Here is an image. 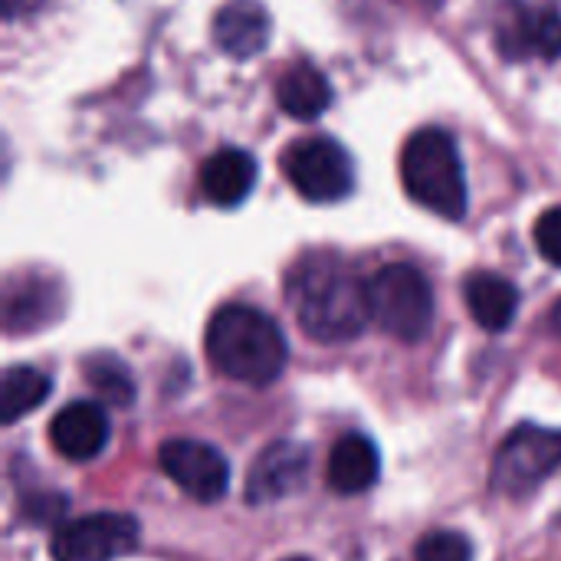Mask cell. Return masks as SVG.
I'll return each mask as SVG.
<instances>
[{"mask_svg": "<svg viewBox=\"0 0 561 561\" xmlns=\"http://www.w3.org/2000/svg\"><path fill=\"white\" fill-rule=\"evenodd\" d=\"M371 322L401 342H421L434 322V289L431 279L411 263L381 266L368 279Z\"/></svg>", "mask_w": 561, "mask_h": 561, "instance_id": "4", "label": "cell"}, {"mask_svg": "<svg viewBox=\"0 0 561 561\" xmlns=\"http://www.w3.org/2000/svg\"><path fill=\"white\" fill-rule=\"evenodd\" d=\"M138 546V523L125 513H92L56 529L53 561H112Z\"/></svg>", "mask_w": 561, "mask_h": 561, "instance_id": "7", "label": "cell"}, {"mask_svg": "<svg viewBox=\"0 0 561 561\" xmlns=\"http://www.w3.org/2000/svg\"><path fill=\"white\" fill-rule=\"evenodd\" d=\"M256 187V161L243 148H220L201 168V191L217 207H237Z\"/></svg>", "mask_w": 561, "mask_h": 561, "instance_id": "13", "label": "cell"}, {"mask_svg": "<svg viewBox=\"0 0 561 561\" xmlns=\"http://www.w3.org/2000/svg\"><path fill=\"white\" fill-rule=\"evenodd\" d=\"M214 39L233 59H253L270 43V13L256 0H233L214 16Z\"/></svg>", "mask_w": 561, "mask_h": 561, "instance_id": "12", "label": "cell"}, {"mask_svg": "<svg viewBox=\"0 0 561 561\" xmlns=\"http://www.w3.org/2000/svg\"><path fill=\"white\" fill-rule=\"evenodd\" d=\"M414 561H473V546L460 533H431L414 549Z\"/></svg>", "mask_w": 561, "mask_h": 561, "instance_id": "20", "label": "cell"}, {"mask_svg": "<svg viewBox=\"0 0 561 561\" xmlns=\"http://www.w3.org/2000/svg\"><path fill=\"white\" fill-rule=\"evenodd\" d=\"M286 561H309V559H286Z\"/></svg>", "mask_w": 561, "mask_h": 561, "instance_id": "24", "label": "cell"}, {"mask_svg": "<svg viewBox=\"0 0 561 561\" xmlns=\"http://www.w3.org/2000/svg\"><path fill=\"white\" fill-rule=\"evenodd\" d=\"M467 312L486 332H506L519 312V289L500 273H473L463 283Z\"/></svg>", "mask_w": 561, "mask_h": 561, "instance_id": "15", "label": "cell"}, {"mask_svg": "<svg viewBox=\"0 0 561 561\" xmlns=\"http://www.w3.org/2000/svg\"><path fill=\"white\" fill-rule=\"evenodd\" d=\"M312 470V454L299 440H273L256 454L247 473V503L270 506L306 490Z\"/></svg>", "mask_w": 561, "mask_h": 561, "instance_id": "9", "label": "cell"}, {"mask_svg": "<svg viewBox=\"0 0 561 561\" xmlns=\"http://www.w3.org/2000/svg\"><path fill=\"white\" fill-rule=\"evenodd\" d=\"M552 329L561 335V299H559V306L552 309Z\"/></svg>", "mask_w": 561, "mask_h": 561, "instance_id": "23", "label": "cell"}, {"mask_svg": "<svg viewBox=\"0 0 561 561\" xmlns=\"http://www.w3.org/2000/svg\"><path fill=\"white\" fill-rule=\"evenodd\" d=\"M286 296L302 332L325 345L362 335L371 319L368 279L339 253H306L286 276Z\"/></svg>", "mask_w": 561, "mask_h": 561, "instance_id": "1", "label": "cell"}, {"mask_svg": "<svg viewBox=\"0 0 561 561\" xmlns=\"http://www.w3.org/2000/svg\"><path fill=\"white\" fill-rule=\"evenodd\" d=\"M207 358L210 365L240 381V385H273L286 362H289V345L283 329L260 309L253 306H220L214 319L207 322Z\"/></svg>", "mask_w": 561, "mask_h": 561, "instance_id": "2", "label": "cell"}, {"mask_svg": "<svg viewBox=\"0 0 561 561\" xmlns=\"http://www.w3.org/2000/svg\"><path fill=\"white\" fill-rule=\"evenodd\" d=\"M404 191L437 217L460 220L467 214V174L457 141L444 128H421L401 151Z\"/></svg>", "mask_w": 561, "mask_h": 561, "instance_id": "3", "label": "cell"}, {"mask_svg": "<svg viewBox=\"0 0 561 561\" xmlns=\"http://www.w3.org/2000/svg\"><path fill=\"white\" fill-rule=\"evenodd\" d=\"M496 46L506 59H559L561 13L552 7L510 3L496 20Z\"/></svg>", "mask_w": 561, "mask_h": 561, "instance_id": "10", "label": "cell"}, {"mask_svg": "<svg viewBox=\"0 0 561 561\" xmlns=\"http://www.w3.org/2000/svg\"><path fill=\"white\" fill-rule=\"evenodd\" d=\"M82 371H85V381L89 388L112 408H128L135 401V375L131 368L108 355V352H99V355H89L82 362Z\"/></svg>", "mask_w": 561, "mask_h": 561, "instance_id": "17", "label": "cell"}, {"mask_svg": "<svg viewBox=\"0 0 561 561\" xmlns=\"http://www.w3.org/2000/svg\"><path fill=\"white\" fill-rule=\"evenodd\" d=\"M561 467V431L546 427H516L493 457L490 483L496 493L523 496L536 490L546 477Z\"/></svg>", "mask_w": 561, "mask_h": 561, "instance_id": "6", "label": "cell"}, {"mask_svg": "<svg viewBox=\"0 0 561 561\" xmlns=\"http://www.w3.org/2000/svg\"><path fill=\"white\" fill-rule=\"evenodd\" d=\"M161 470L197 503H217L230 490V467L224 454L201 440H168L158 450Z\"/></svg>", "mask_w": 561, "mask_h": 561, "instance_id": "8", "label": "cell"}, {"mask_svg": "<svg viewBox=\"0 0 561 561\" xmlns=\"http://www.w3.org/2000/svg\"><path fill=\"white\" fill-rule=\"evenodd\" d=\"M53 312V289L49 283H36V279H23V286L16 289L10 283L7 289V329L20 332V329H39Z\"/></svg>", "mask_w": 561, "mask_h": 561, "instance_id": "19", "label": "cell"}, {"mask_svg": "<svg viewBox=\"0 0 561 561\" xmlns=\"http://www.w3.org/2000/svg\"><path fill=\"white\" fill-rule=\"evenodd\" d=\"M53 391V381L36 371V368H26V365H13L3 371V391H0V401H3V424H13L20 421L23 414L36 411L46 394Z\"/></svg>", "mask_w": 561, "mask_h": 561, "instance_id": "18", "label": "cell"}, {"mask_svg": "<svg viewBox=\"0 0 561 561\" xmlns=\"http://www.w3.org/2000/svg\"><path fill=\"white\" fill-rule=\"evenodd\" d=\"M49 444L72 463L95 460L108 447V417L99 404L72 401L49 424Z\"/></svg>", "mask_w": 561, "mask_h": 561, "instance_id": "11", "label": "cell"}, {"mask_svg": "<svg viewBox=\"0 0 561 561\" xmlns=\"http://www.w3.org/2000/svg\"><path fill=\"white\" fill-rule=\"evenodd\" d=\"M378 473H381V457H378V447L365 434H345L329 454L325 480L342 496L371 490L378 483Z\"/></svg>", "mask_w": 561, "mask_h": 561, "instance_id": "14", "label": "cell"}, {"mask_svg": "<svg viewBox=\"0 0 561 561\" xmlns=\"http://www.w3.org/2000/svg\"><path fill=\"white\" fill-rule=\"evenodd\" d=\"M46 0H3V16L7 20H13V16H20V13H33V10H39Z\"/></svg>", "mask_w": 561, "mask_h": 561, "instance_id": "22", "label": "cell"}, {"mask_svg": "<svg viewBox=\"0 0 561 561\" xmlns=\"http://www.w3.org/2000/svg\"><path fill=\"white\" fill-rule=\"evenodd\" d=\"M536 247L552 266H561V207L546 210L536 220Z\"/></svg>", "mask_w": 561, "mask_h": 561, "instance_id": "21", "label": "cell"}, {"mask_svg": "<svg viewBox=\"0 0 561 561\" xmlns=\"http://www.w3.org/2000/svg\"><path fill=\"white\" fill-rule=\"evenodd\" d=\"M283 171L289 184L312 204H335L355 187V164L348 151L332 138H302L286 148Z\"/></svg>", "mask_w": 561, "mask_h": 561, "instance_id": "5", "label": "cell"}, {"mask_svg": "<svg viewBox=\"0 0 561 561\" xmlns=\"http://www.w3.org/2000/svg\"><path fill=\"white\" fill-rule=\"evenodd\" d=\"M276 102L286 115L312 122L332 105V85L325 72L316 69L312 62H293L276 79Z\"/></svg>", "mask_w": 561, "mask_h": 561, "instance_id": "16", "label": "cell"}]
</instances>
